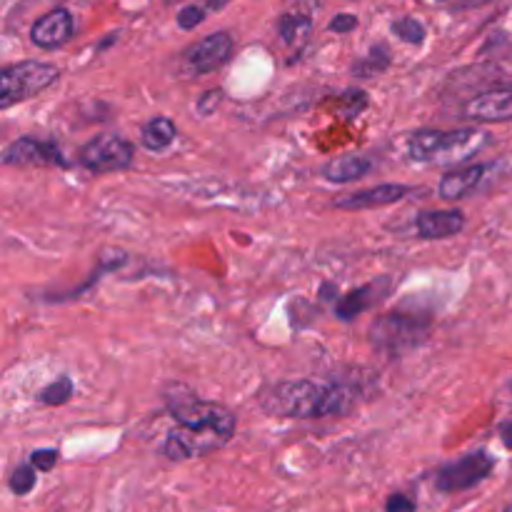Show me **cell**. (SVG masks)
I'll use <instances>...</instances> for the list:
<instances>
[{"label": "cell", "instance_id": "6da1fadb", "mask_svg": "<svg viewBox=\"0 0 512 512\" xmlns=\"http://www.w3.org/2000/svg\"><path fill=\"white\" fill-rule=\"evenodd\" d=\"M360 390L348 383H318V380H283L260 395L268 413L283 418H333L358 405Z\"/></svg>", "mask_w": 512, "mask_h": 512}, {"label": "cell", "instance_id": "7a4b0ae2", "mask_svg": "<svg viewBox=\"0 0 512 512\" xmlns=\"http://www.w3.org/2000/svg\"><path fill=\"white\" fill-rule=\"evenodd\" d=\"M488 133L480 128L418 130L410 135L408 153L415 163L458 165L485 148Z\"/></svg>", "mask_w": 512, "mask_h": 512}, {"label": "cell", "instance_id": "3957f363", "mask_svg": "<svg viewBox=\"0 0 512 512\" xmlns=\"http://www.w3.org/2000/svg\"><path fill=\"white\" fill-rule=\"evenodd\" d=\"M165 405L180 428L218 435L225 443L235 435V415L225 405L195 398L183 385H173L165 390Z\"/></svg>", "mask_w": 512, "mask_h": 512}, {"label": "cell", "instance_id": "277c9868", "mask_svg": "<svg viewBox=\"0 0 512 512\" xmlns=\"http://www.w3.org/2000/svg\"><path fill=\"white\" fill-rule=\"evenodd\" d=\"M60 70L43 60H23L0 73V105L10 108L25 98H33L40 90L50 88L58 80Z\"/></svg>", "mask_w": 512, "mask_h": 512}, {"label": "cell", "instance_id": "5b68a950", "mask_svg": "<svg viewBox=\"0 0 512 512\" xmlns=\"http://www.w3.org/2000/svg\"><path fill=\"white\" fill-rule=\"evenodd\" d=\"M428 328V318H420V315L385 313L370 328V340L383 353L400 355L423 343L425 335H428Z\"/></svg>", "mask_w": 512, "mask_h": 512}, {"label": "cell", "instance_id": "8992f818", "mask_svg": "<svg viewBox=\"0 0 512 512\" xmlns=\"http://www.w3.org/2000/svg\"><path fill=\"white\" fill-rule=\"evenodd\" d=\"M493 470H495L493 455H490L488 450H475V453H468L460 460H453V463L443 465V468L435 473V488L445 495L465 493V490H473L475 485L488 480Z\"/></svg>", "mask_w": 512, "mask_h": 512}, {"label": "cell", "instance_id": "52a82bcc", "mask_svg": "<svg viewBox=\"0 0 512 512\" xmlns=\"http://www.w3.org/2000/svg\"><path fill=\"white\" fill-rule=\"evenodd\" d=\"M135 148L120 135H95L78 150V163L90 173H115L133 163Z\"/></svg>", "mask_w": 512, "mask_h": 512}, {"label": "cell", "instance_id": "ba28073f", "mask_svg": "<svg viewBox=\"0 0 512 512\" xmlns=\"http://www.w3.org/2000/svg\"><path fill=\"white\" fill-rule=\"evenodd\" d=\"M225 440H220L218 435L208 433H195V430H173L168 435V440L163 443V455L173 463H183V460H193L198 455H208L213 450L223 448Z\"/></svg>", "mask_w": 512, "mask_h": 512}, {"label": "cell", "instance_id": "9c48e42d", "mask_svg": "<svg viewBox=\"0 0 512 512\" xmlns=\"http://www.w3.org/2000/svg\"><path fill=\"white\" fill-rule=\"evenodd\" d=\"M5 165H65L63 153L53 143L35 138H18L3 150Z\"/></svg>", "mask_w": 512, "mask_h": 512}, {"label": "cell", "instance_id": "30bf717a", "mask_svg": "<svg viewBox=\"0 0 512 512\" xmlns=\"http://www.w3.org/2000/svg\"><path fill=\"white\" fill-rule=\"evenodd\" d=\"M230 53H233V38L228 33H210L185 53V60L195 73H210L220 68L230 58Z\"/></svg>", "mask_w": 512, "mask_h": 512}, {"label": "cell", "instance_id": "8fae6325", "mask_svg": "<svg viewBox=\"0 0 512 512\" xmlns=\"http://www.w3.org/2000/svg\"><path fill=\"white\" fill-rule=\"evenodd\" d=\"M75 23H73V15L68 13L65 8L58 10H50L48 15L38 20L30 30V40H33L38 48H60L63 43H68L70 35H73Z\"/></svg>", "mask_w": 512, "mask_h": 512}, {"label": "cell", "instance_id": "7c38bea8", "mask_svg": "<svg viewBox=\"0 0 512 512\" xmlns=\"http://www.w3.org/2000/svg\"><path fill=\"white\" fill-rule=\"evenodd\" d=\"M465 118L480 120V123H508L512 120V90H490V93L475 95L465 105Z\"/></svg>", "mask_w": 512, "mask_h": 512}, {"label": "cell", "instance_id": "4fadbf2b", "mask_svg": "<svg viewBox=\"0 0 512 512\" xmlns=\"http://www.w3.org/2000/svg\"><path fill=\"white\" fill-rule=\"evenodd\" d=\"M388 290L390 278L373 280V283L363 285V288H355L350 290L348 295H343V300H338V305H335V313H338L340 320H355L360 313L375 308V305L388 295Z\"/></svg>", "mask_w": 512, "mask_h": 512}, {"label": "cell", "instance_id": "5bb4252c", "mask_svg": "<svg viewBox=\"0 0 512 512\" xmlns=\"http://www.w3.org/2000/svg\"><path fill=\"white\" fill-rule=\"evenodd\" d=\"M410 193L408 185L400 183H385L375 185V188L358 190V193H350L345 198H340L338 208L340 210H368V208H383V205H393L398 200H403Z\"/></svg>", "mask_w": 512, "mask_h": 512}, {"label": "cell", "instance_id": "9a60e30c", "mask_svg": "<svg viewBox=\"0 0 512 512\" xmlns=\"http://www.w3.org/2000/svg\"><path fill=\"white\" fill-rule=\"evenodd\" d=\"M490 165H468V168L453 170L445 175L438 185V193L443 200H463L473 195L488 178Z\"/></svg>", "mask_w": 512, "mask_h": 512}, {"label": "cell", "instance_id": "2e32d148", "mask_svg": "<svg viewBox=\"0 0 512 512\" xmlns=\"http://www.w3.org/2000/svg\"><path fill=\"white\" fill-rule=\"evenodd\" d=\"M463 228L465 215L460 210H430V213H420L418 220H415V230L425 240L453 238Z\"/></svg>", "mask_w": 512, "mask_h": 512}, {"label": "cell", "instance_id": "e0dca14e", "mask_svg": "<svg viewBox=\"0 0 512 512\" xmlns=\"http://www.w3.org/2000/svg\"><path fill=\"white\" fill-rule=\"evenodd\" d=\"M370 170H373V160L365 155H343V158L330 160L323 168V175L330 183H353V180L365 178Z\"/></svg>", "mask_w": 512, "mask_h": 512}, {"label": "cell", "instance_id": "ac0fdd59", "mask_svg": "<svg viewBox=\"0 0 512 512\" xmlns=\"http://www.w3.org/2000/svg\"><path fill=\"white\" fill-rule=\"evenodd\" d=\"M175 135H178V128H175L173 120L165 118V115H158V118H150L140 128V143H143V148L160 153V150H165L173 143Z\"/></svg>", "mask_w": 512, "mask_h": 512}, {"label": "cell", "instance_id": "d6986e66", "mask_svg": "<svg viewBox=\"0 0 512 512\" xmlns=\"http://www.w3.org/2000/svg\"><path fill=\"white\" fill-rule=\"evenodd\" d=\"M278 33L285 45L303 43L310 33V18H305V15H283L278 23Z\"/></svg>", "mask_w": 512, "mask_h": 512}, {"label": "cell", "instance_id": "ffe728a7", "mask_svg": "<svg viewBox=\"0 0 512 512\" xmlns=\"http://www.w3.org/2000/svg\"><path fill=\"white\" fill-rule=\"evenodd\" d=\"M388 63H390L388 48H385V45H375V48L370 50L368 58L353 63V73L360 75V78H373L375 73L388 68Z\"/></svg>", "mask_w": 512, "mask_h": 512}, {"label": "cell", "instance_id": "44dd1931", "mask_svg": "<svg viewBox=\"0 0 512 512\" xmlns=\"http://www.w3.org/2000/svg\"><path fill=\"white\" fill-rule=\"evenodd\" d=\"M35 473H38V470H35L33 463L18 465V468L13 470V475H10V480H8L10 493L20 495V498H23V495H28V493H33L35 483H38V475H35Z\"/></svg>", "mask_w": 512, "mask_h": 512}, {"label": "cell", "instance_id": "7402d4cb", "mask_svg": "<svg viewBox=\"0 0 512 512\" xmlns=\"http://www.w3.org/2000/svg\"><path fill=\"white\" fill-rule=\"evenodd\" d=\"M70 395H73V380L58 378V380H53L48 388L40 390L38 400L43 405H63V403H68Z\"/></svg>", "mask_w": 512, "mask_h": 512}, {"label": "cell", "instance_id": "603a6c76", "mask_svg": "<svg viewBox=\"0 0 512 512\" xmlns=\"http://www.w3.org/2000/svg\"><path fill=\"white\" fill-rule=\"evenodd\" d=\"M393 33L398 35L403 43H410V45H420L425 40V28L420 20L415 18H400L393 23Z\"/></svg>", "mask_w": 512, "mask_h": 512}, {"label": "cell", "instance_id": "cb8c5ba5", "mask_svg": "<svg viewBox=\"0 0 512 512\" xmlns=\"http://www.w3.org/2000/svg\"><path fill=\"white\" fill-rule=\"evenodd\" d=\"M365 108H368V98H365L363 90H348V93L343 95V110L348 118H355V115L363 113Z\"/></svg>", "mask_w": 512, "mask_h": 512}, {"label": "cell", "instance_id": "d4e9b609", "mask_svg": "<svg viewBox=\"0 0 512 512\" xmlns=\"http://www.w3.org/2000/svg\"><path fill=\"white\" fill-rule=\"evenodd\" d=\"M223 95L225 93L220 88L205 90V93L200 95V100H198V105H195V108H198L200 115H213L215 110L220 108V103H223Z\"/></svg>", "mask_w": 512, "mask_h": 512}, {"label": "cell", "instance_id": "484cf974", "mask_svg": "<svg viewBox=\"0 0 512 512\" xmlns=\"http://www.w3.org/2000/svg\"><path fill=\"white\" fill-rule=\"evenodd\" d=\"M58 458L60 453L58 450H35L33 455H30V463L35 465V470H40V473H50V470L58 465Z\"/></svg>", "mask_w": 512, "mask_h": 512}, {"label": "cell", "instance_id": "4316f807", "mask_svg": "<svg viewBox=\"0 0 512 512\" xmlns=\"http://www.w3.org/2000/svg\"><path fill=\"white\" fill-rule=\"evenodd\" d=\"M205 20V10L198 8V5H185L178 13V25L183 30H193L195 25H200Z\"/></svg>", "mask_w": 512, "mask_h": 512}, {"label": "cell", "instance_id": "83f0119b", "mask_svg": "<svg viewBox=\"0 0 512 512\" xmlns=\"http://www.w3.org/2000/svg\"><path fill=\"white\" fill-rule=\"evenodd\" d=\"M415 510H418L415 500L403 493H395L385 500V512H415Z\"/></svg>", "mask_w": 512, "mask_h": 512}, {"label": "cell", "instance_id": "f1b7e54d", "mask_svg": "<svg viewBox=\"0 0 512 512\" xmlns=\"http://www.w3.org/2000/svg\"><path fill=\"white\" fill-rule=\"evenodd\" d=\"M328 28L333 30V33H353V30L358 28V18H355L353 13H340L330 20Z\"/></svg>", "mask_w": 512, "mask_h": 512}, {"label": "cell", "instance_id": "f546056e", "mask_svg": "<svg viewBox=\"0 0 512 512\" xmlns=\"http://www.w3.org/2000/svg\"><path fill=\"white\" fill-rule=\"evenodd\" d=\"M498 433H500V440H503L505 448L512 450V420H505V423L498 428Z\"/></svg>", "mask_w": 512, "mask_h": 512}, {"label": "cell", "instance_id": "4dcf8cb0", "mask_svg": "<svg viewBox=\"0 0 512 512\" xmlns=\"http://www.w3.org/2000/svg\"><path fill=\"white\" fill-rule=\"evenodd\" d=\"M225 5H228V0H208L210 10H220V8H225Z\"/></svg>", "mask_w": 512, "mask_h": 512}, {"label": "cell", "instance_id": "1f68e13d", "mask_svg": "<svg viewBox=\"0 0 512 512\" xmlns=\"http://www.w3.org/2000/svg\"><path fill=\"white\" fill-rule=\"evenodd\" d=\"M505 512H512V503L508 505V508H505Z\"/></svg>", "mask_w": 512, "mask_h": 512}]
</instances>
